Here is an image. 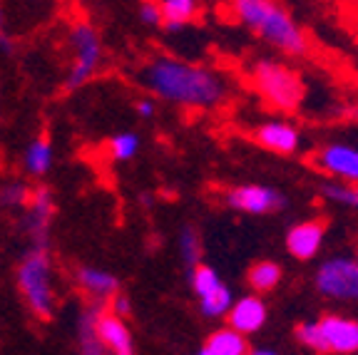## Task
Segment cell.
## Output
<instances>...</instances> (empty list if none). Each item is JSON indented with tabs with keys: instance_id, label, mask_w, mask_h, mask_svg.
<instances>
[{
	"instance_id": "6da1fadb",
	"label": "cell",
	"mask_w": 358,
	"mask_h": 355,
	"mask_svg": "<svg viewBox=\"0 0 358 355\" xmlns=\"http://www.w3.org/2000/svg\"><path fill=\"white\" fill-rule=\"evenodd\" d=\"M140 82L152 94L182 107H217L227 97V80L209 67L174 57H155L140 73Z\"/></svg>"
},
{
	"instance_id": "7a4b0ae2",
	"label": "cell",
	"mask_w": 358,
	"mask_h": 355,
	"mask_svg": "<svg viewBox=\"0 0 358 355\" xmlns=\"http://www.w3.org/2000/svg\"><path fill=\"white\" fill-rule=\"evenodd\" d=\"M231 13L236 20L257 33L264 43L281 50L289 57H303L308 52V35L294 20L286 6L271 3V0H236L231 3Z\"/></svg>"
},
{
	"instance_id": "3957f363",
	"label": "cell",
	"mask_w": 358,
	"mask_h": 355,
	"mask_svg": "<svg viewBox=\"0 0 358 355\" xmlns=\"http://www.w3.org/2000/svg\"><path fill=\"white\" fill-rule=\"evenodd\" d=\"M249 78L259 97L279 112H294L306 94L301 75L281 60H257Z\"/></svg>"
},
{
	"instance_id": "277c9868",
	"label": "cell",
	"mask_w": 358,
	"mask_h": 355,
	"mask_svg": "<svg viewBox=\"0 0 358 355\" xmlns=\"http://www.w3.org/2000/svg\"><path fill=\"white\" fill-rule=\"evenodd\" d=\"M17 289L28 308L38 318H50L55 311V286H52V261L45 246H35L22 256L17 266Z\"/></svg>"
},
{
	"instance_id": "5b68a950",
	"label": "cell",
	"mask_w": 358,
	"mask_h": 355,
	"mask_svg": "<svg viewBox=\"0 0 358 355\" xmlns=\"http://www.w3.org/2000/svg\"><path fill=\"white\" fill-rule=\"evenodd\" d=\"M70 45H73V67L65 80L67 89H78L97 73L102 62V40L97 30L87 22L75 25L70 33Z\"/></svg>"
},
{
	"instance_id": "8992f818",
	"label": "cell",
	"mask_w": 358,
	"mask_h": 355,
	"mask_svg": "<svg viewBox=\"0 0 358 355\" xmlns=\"http://www.w3.org/2000/svg\"><path fill=\"white\" fill-rule=\"evenodd\" d=\"M316 289L331 300H358V266L353 259H329L316 271Z\"/></svg>"
},
{
	"instance_id": "52a82bcc",
	"label": "cell",
	"mask_w": 358,
	"mask_h": 355,
	"mask_svg": "<svg viewBox=\"0 0 358 355\" xmlns=\"http://www.w3.org/2000/svg\"><path fill=\"white\" fill-rule=\"evenodd\" d=\"M227 204L236 211H244V214H271L276 209H284L286 196L281 191L271 187H264V184H241L227 191Z\"/></svg>"
},
{
	"instance_id": "ba28073f",
	"label": "cell",
	"mask_w": 358,
	"mask_h": 355,
	"mask_svg": "<svg viewBox=\"0 0 358 355\" xmlns=\"http://www.w3.org/2000/svg\"><path fill=\"white\" fill-rule=\"evenodd\" d=\"M316 167L329 177H336L338 184L358 187V150L351 145H326L313 157Z\"/></svg>"
},
{
	"instance_id": "9c48e42d",
	"label": "cell",
	"mask_w": 358,
	"mask_h": 355,
	"mask_svg": "<svg viewBox=\"0 0 358 355\" xmlns=\"http://www.w3.org/2000/svg\"><path fill=\"white\" fill-rule=\"evenodd\" d=\"M316 323H319L326 353H338V355L358 353V321L346 316H336V313H326Z\"/></svg>"
},
{
	"instance_id": "30bf717a",
	"label": "cell",
	"mask_w": 358,
	"mask_h": 355,
	"mask_svg": "<svg viewBox=\"0 0 358 355\" xmlns=\"http://www.w3.org/2000/svg\"><path fill=\"white\" fill-rule=\"evenodd\" d=\"M95 333L110 355H134V340L129 333V326L122 318L112 316L110 311L97 308Z\"/></svg>"
},
{
	"instance_id": "8fae6325",
	"label": "cell",
	"mask_w": 358,
	"mask_h": 355,
	"mask_svg": "<svg viewBox=\"0 0 358 355\" xmlns=\"http://www.w3.org/2000/svg\"><path fill=\"white\" fill-rule=\"evenodd\" d=\"M326 236V222L324 219H308L296 226H291L286 233V249L299 261H308L319 254L321 244Z\"/></svg>"
},
{
	"instance_id": "7c38bea8",
	"label": "cell",
	"mask_w": 358,
	"mask_h": 355,
	"mask_svg": "<svg viewBox=\"0 0 358 355\" xmlns=\"http://www.w3.org/2000/svg\"><path fill=\"white\" fill-rule=\"evenodd\" d=\"M254 139L264 150H271L276 154H294L301 145V134L286 119H271L254 129Z\"/></svg>"
},
{
	"instance_id": "4fadbf2b",
	"label": "cell",
	"mask_w": 358,
	"mask_h": 355,
	"mask_svg": "<svg viewBox=\"0 0 358 355\" xmlns=\"http://www.w3.org/2000/svg\"><path fill=\"white\" fill-rule=\"evenodd\" d=\"M266 303H264L259 296H244V298L234 300L227 313L229 318V328L236 331L239 335H249V333H257L262 331V326L266 323Z\"/></svg>"
},
{
	"instance_id": "5bb4252c",
	"label": "cell",
	"mask_w": 358,
	"mask_h": 355,
	"mask_svg": "<svg viewBox=\"0 0 358 355\" xmlns=\"http://www.w3.org/2000/svg\"><path fill=\"white\" fill-rule=\"evenodd\" d=\"M78 283L85 294H90L92 298L105 300L112 296L120 294V281L115 273L105 271V268H95V266H80L78 268Z\"/></svg>"
},
{
	"instance_id": "9a60e30c",
	"label": "cell",
	"mask_w": 358,
	"mask_h": 355,
	"mask_svg": "<svg viewBox=\"0 0 358 355\" xmlns=\"http://www.w3.org/2000/svg\"><path fill=\"white\" fill-rule=\"evenodd\" d=\"M52 219V199L48 189H38L33 194V201H30V214L25 219V226L33 233L35 246H45V233H48V226H50Z\"/></svg>"
},
{
	"instance_id": "2e32d148",
	"label": "cell",
	"mask_w": 358,
	"mask_h": 355,
	"mask_svg": "<svg viewBox=\"0 0 358 355\" xmlns=\"http://www.w3.org/2000/svg\"><path fill=\"white\" fill-rule=\"evenodd\" d=\"M209 355H246L249 353V343H246L244 335H239L231 328H219L207 338V345H204Z\"/></svg>"
},
{
	"instance_id": "e0dca14e",
	"label": "cell",
	"mask_w": 358,
	"mask_h": 355,
	"mask_svg": "<svg viewBox=\"0 0 358 355\" xmlns=\"http://www.w3.org/2000/svg\"><path fill=\"white\" fill-rule=\"evenodd\" d=\"M162 10V25L167 30H182L199 15V6L194 0H164L159 3Z\"/></svg>"
},
{
	"instance_id": "ac0fdd59",
	"label": "cell",
	"mask_w": 358,
	"mask_h": 355,
	"mask_svg": "<svg viewBox=\"0 0 358 355\" xmlns=\"http://www.w3.org/2000/svg\"><path fill=\"white\" fill-rule=\"evenodd\" d=\"M52 159H55V152H52V145L48 139H35L30 142L28 150H25V157H22V164H25V172L33 174V177H43V174L50 172Z\"/></svg>"
},
{
	"instance_id": "d6986e66",
	"label": "cell",
	"mask_w": 358,
	"mask_h": 355,
	"mask_svg": "<svg viewBox=\"0 0 358 355\" xmlns=\"http://www.w3.org/2000/svg\"><path fill=\"white\" fill-rule=\"evenodd\" d=\"M246 281L257 294H266V291H274L281 283V266L274 261H257L249 273H246Z\"/></svg>"
},
{
	"instance_id": "ffe728a7",
	"label": "cell",
	"mask_w": 358,
	"mask_h": 355,
	"mask_svg": "<svg viewBox=\"0 0 358 355\" xmlns=\"http://www.w3.org/2000/svg\"><path fill=\"white\" fill-rule=\"evenodd\" d=\"M100 305H92L80 316V355H110L95 333V316Z\"/></svg>"
},
{
	"instance_id": "44dd1931",
	"label": "cell",
	"mask_w": 358,
	"mask_h": 355,
	"mask_svg": "<svg viewBox=\"0 0 358 355\" xmlns=\"http://www.w3.org/2000/svg\"><path fill=\"white\" fill-rule=\"evenodd\" d=\"M231 303H234V296H231L229 286H219L217 291H212L209 296H204V298H199V305H201V313L209 318H222L229 313Z\"/></svg>"
},
{
	"instance_id": "7402d4cb",
	"label": "cell",
	"mask_w": 358,
	"mask_h": 355,
	"mask_svg": "<svg viewBox=\"0 0 358 355\" xmlns=\"http://www.w3.org/2000/svg\"><path fill=\"white\" fill-rule=\"evenodd\" d=\"M179 254H182V261L189 266V271L201 263V239L192 226H185L179 231Z\"/></svg>"
},
{
	"instance_id": "603a6c76",
	"label": "cell",
	"mask_w": 358,
	"mask_h": 355,
	"mask_svg": "<svg viewBox=\"0 0 358 355\" xmlns=\"http://www.w3.org/2000/svg\"><path fill=\"white\" fill-rule=\"evenodd\" d=\"M110 157L117 161H129L140 152V137L134 132H120L110 139Z\"/></svg>"
},
{
	"instance_id": "cb8c5ba5",
	"label": "cell",
	"mask_w": 358,
	"mask_h": 355,
	"mask_svg": "<svg viewBox=\"0 0 358 355\" xmlns=\"http://www.w3.org/2000/svg\"><path fill=\"white\" fill-rule=\"evenodd\" d=\"M219 286H222V278H219V273L214 271L212 266L199 263V266L192 268V289H194V294L199 296V298H204V296H209L212 291H217Z\"/></svg>"
},
{
	"instance_id": "d4e9b609",
	"label": "cell",
	"mask_w": 358,
	"mask_h": 355,
	"mask_svg": "<svg viewBox=\"0 0 358 355\" xmlns=\"http://www.w3.org/2000/svg\"><path fill=\"white\" fill-rule=\"evenodd\" d=\"M30 201V189L22 182H8L0 187V204L6 209H20Z\"/></svg>"
},
{
	"instance_id": "484cf974",
	"label": "cell",
	"mask_w": 358,
	"mask_h": 355,
	"mask_svg": "<svg viewBox=\"0 0 358 355\" xmlns=\"http://www.w3.org/2000/svg\"><path fill=\"white\" fill-rule=\"evenodd\" d=\"M321 194L329 201H336V204L351 206V209H358V187H348V184H324L321 187Z\"/></svg>"
},
{
	"instance_id": "4316f807",
	"label": "cell",
	"mask_w": 358,
	"mask_h": 355,
	"mask_svg": "<svg viewBox=\"0 0 358 355\" xmlns=\"http://www.w3.org/2000/svg\"><path fill=\"white\" fill-rule=\"evenodd\" d=\"M296 338L301 345H306L308 350L313 353H326V345L324 338H321V331H319V323L316 321H306L296 328Z\"/></svg>"
},
{
	"instance_id": "83f0119b",
	"label": "cell",
	"mask_w": 358,
	"mask_h": 355,
	"mask_svg": "<svg viewBox=\"0 0 358 355\" xmlns=\"http://www.w3.org/2000/svg\"><path fill=\"white\" fill-rule=\"evenodd\" d=\"M140 20L145 22V25H150V28H159L162 25V10H159V3H142L140 6Z\"/></svg>"
},
{
	"instance_id": "f1b7e54d",
	"label": "cell",
	"mask_w": 358,
	"mask_h": 355,
	"mask_svg": "<svg viewBox=\"0 0 358 355\" xmlns=\"http://www.w3.org/2000/svg\"><path fill=\"white\" fill-rule=\"evenodd\" d=\"M112 316H117V318H127L129 313H132V303H129V298L124 294H117V296H112V308H110Z\"/></svg>"
},
{
	"instance_id": "f546056e",
	"label": "cell",
	"mask_w": 358,
	"mask_h": 355,
	"mask_svg": "<svg viewBox=\"0 0 358 355\" xmlns=\"http://www.w3.org/2000/svg\"><path fill=\"white\" fill-rule=\"evenodd\" d=\"M137 112H140L142 117H155V112H157L155 100H152V97H142V100L137 102Z\"/></svg>"
},
{
	"instance_id": "4dcf8cb0",
	"label": "cell",
	"mask_w": 358,
	"mask_h": 355,
	"mask_svg": "<svg viewBox=\"0 0 358 355\" xmlns=\"http://www.w3.org/2000/svg\"><path fill=\"white\" fill-rule=\"evenodd\" d=\"M246 355H276L274 350H266V348H259V350H249Z\"/></svg>"
},
{
	"instance_id": "1f68e13d",
	"label": "cell",
	"mask_w": 358,
	"mask_h": 355,
	"mask_svg": "<svg viewBox=\"0 0 358 355\" xmlns=\"http://www.w3.org/2000/svg\"><path fill=\"white\" fill-rule=\"evenodd\" d=\"M0 30H3V10H0Z\"/></svg>"
},
{
	"instance_id": "d6a6232c",
	"label": "cell",
	"mask_w": 358,
	"mask_h": 355,
	"mask_svg": "<svg viewBox=\"0 0 358 355\" xmlns=\"http://www.w3.org/2000/svg\"><path fill=\"white\" fill-rule=\"evenodd\" d=\"M196 355H209V353H207V350H204V348H201V350H199V353H196Z\"/></svg>"
},
{
	"instance_id": "836d02e7",
	"label": "cell",
	"mask_w": 358,
	"mask_h": 355,
	"mask_svg": "<svg viewBox=\"0 0 358 355\" xmlns=\"http://www.w3.org/2000/svg\"><path fill=\"white\" fill-rule=\"evenodd\" d=\"M353 261H356V266H358V256H356V259H353Z\"/></svg>"
}]
</instances>
